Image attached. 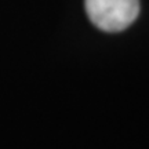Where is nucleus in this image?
Masks as SVG:
<instances>
[{
	"mask_svg": "<svg viewBox=\"0 0 149 149\" xmlns=\"http://www.w3.org/2000/svg\"><path fill=\"white\" fill-rule=\"evenodd\" d=\"M90 21L104 32H122L139 14V0H84Z\"/></svg>",
	"mask_w": 149,
	"mask_h": 149,
	"instance_id": "1",
	"label": "nucleus"
}]
</instances>
